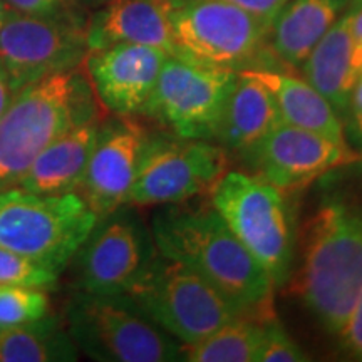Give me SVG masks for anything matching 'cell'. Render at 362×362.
<instances>
[{"label":"cell","instance_id":"obj_1","mask_svg":"<svg viewBox=\"0 0 362 362\" xmlns=\"http://www.w3.org/2000/svg\"><path fill=\"white\" fill-rule=\"evenodd\" d=\"M163 206L149 221L158 252L202 275L245 315H275V287L269 274L214 206Z\"/></svg>","mask_w":362,"mask_h":362},{"label":"cell","instance_id":"obj_2","mask_svg":"<svg viewBox=\"0 0 362 362\" xmlns=\"http://www.w3.org/2000/svg\"><path fill=\"white\" fill-rule=\"evenodd\" d=\"M292 291L327 332L339 336L362 291V211L327 198L307 221Z\"/></svg>","mask_w":362,"mask_h":362},{"label":"cell","instance_id":"obj_3","mask_svg":"<svg viewBox=\"0 0 362 362\" xmlns=\"http://www.w3.org/2000/svg\"><path fill=\"white\" fill-rule=\"evenodd\" d=\"M99 106L84 62L17 90L0 116V192L19 187L35 158L69 129L101 115Z\"/></svg>","mask_w":362,"mask_h":362},{"label":"cell","instance_id":"obj_4","mask_svg":"<svg viewBox=\"0 0 362 362\" xmlns=\"http://www.w3.org/2000/svg\"><path fill=\"white\" fill-rule=\"evenodd\" d=\"M208 197L240 243L269 274L275 291L291 282L296 230L285 193L252 173L226 170Z\"/></svg>","mask_w":362,"mask_h":362},{"label":"cell","instance_id":"obj_5","mask_svg":"<svg viewBox=\"0 0 362 362\" xmlns=\"http://www.w3.org/2000/svg\"><path fill=\"white\" fill-rule=\"evenodd\" d=\"M66 327L79 352L99 362H175L183 352L126 293L78 291L67 302Z\"/></svg>","mask_w":362,"mask_h":362},{"label":"cell","instance_id":"obj_6","mask_svg":"<svg viewBox=\"0 0 362 362\" xmlns=\"http://www.w3.org/2000/svg\"><path fill=\"white\" fill-rule=\"evenodd\" d=\"M98 216L78 193L37 194L13 187L0 192V247L61 275Z\"/></svg>","mask_w":362,"mask_h":362},{"label":"cell","instance_id":"obj_7","mask_svg":"<svg viewBox=\"0 0 362 362\" xmlns=\"http://www.w3.org/2000/svg\"><path fill=\"white\" fill-rule=\"evenodd\" d=\"M126 296L181 344L200 341L245 315L202 275L160 252Z\"/></svg>","mask_w":362,"mask_h":362},{"label":"cell","instance_id":"obj_8","mask_svg":"<svg viewBox=\"0 0 362 362\" xmlns=\"http://www.w3.org/2000/svg\"><path fill=\"white\" fill-rule=\"evenodd\" d=\"M175 57L218 69L259 67L270 25L226 0H171Z\"/></svg>","mask_w":362,"mask_h":362},{"label":"cell","instance_id":"obj_9","mask_svg":"<svg viewBox=\"0 0 362 362\" xmlns=\"http://www.w3.org/2000/svg\"><path fill=\"white\" fill-rule=\"evenodd\" d=\"M237 79V71L170 56L143 116L178 138L216 143Z\"/></svg>","mask_w":362,"mask_h":362},{"label":"cell","instance_id":"obj_10","mask_svg":"<svg viewBox=\"0 0 362 362\" xmlns=\"http://www.w3.org/2000/svg\"><path fill=\"white\" fill-rule=\"evenodd\" d=\"M158 255L151 226L136 206L101 216L72 257L76 287L90 293H126Z\"/></svg>","mask_w":362,"mask_h":362},{"label":"cell","instance_id":"obj_11","mask_svg":"<svg viewBox=\"0 0 362 362\" xmlns=\"http://www.w3.org/2000/svg\"><path fill=\"white\" fill-rule=\"evenodd\" d=\"M228 170V153L215 141L178 136H149L128 205L163 206L187 203L208 193Z\"/></svg>","mask_w":362,"mask_h":362},{"label":"cell","instance_id":"obj_12","mask_svg":"<svg viewBox=\"0 0 362 362\" xmlns=\"http://www.w3.org/2000/svg\"><path fill=\"white\" fill-rule=\"evenodd\" d=\"M86 27L76 17L11 12L0 25V66L17 90L56 72L79 67L88 56Z\"/></svg>","mask_w":362,"mask_h":362},{"label":"cell","instance_id":"obj_13","mask_svg":"<svg viewBox=\"0 0 362 362\" xmlns=\"http://www.w3.org/2000/svg\"><path fill=\"white\" fill-rule=\"evenodd\" d=\"M243 158L252 175L287 194L359 156L347 143L282 123Z\"/></svg>","mask_w":362,"mask_h":362},{"label":"cell","instance_id":"obj_14","mask_svg":"<svg viewBox=\"0 0 362 362\" xmlns=\"http://www.w3.org/2000/svg\"><path fill=\"white\" fill-rule=\"evenodd\" d=\"M149 134L131 116L106 119L99 128L96 144L78 193L98 218L128 205Z\"/></svg>","mask_w":362,"mask_h":362},{"label":"cell","instance_id":"obj_15","mask_svg":"<svg viewBox=\"0 0 362 362\" xmlns=\"http://www.w3.org/2000/svg\"><path fill=\"white\" fill-rule=\"evenodd\" d=\"M168 52L141 44L88 51L84 71L99 104L117 116H143Z\"/></svg>","mask_w":362,"mask_h":362},{"label":"cell","instance_id":"obj_16","mask_svg":"<svg viewBox=\"0 0 362 362\" xmlns=\"http://www.w3.org/2000/svg\"><path fill=\"white\" fill-rule=\"evenodd\" d=\"M171 0H107L86 25L88 49L141 44L175 56Z\"/></svg>","mask_w":362,"mask_h":362},{"label":"cell","instance_id":"obj_17","mask_svg":"<svg viewBox=\"0 0 362 362\" xmlns=\"http://www.w3.org/2000/svg\"><path fill=\"white\" fill-rule=\"evenodd\" d=\"M101 123V115L90 117L49 144L27 170L19 188L37 194L78 192Z\"/></svg>","mask_w":362,"mask_h":362},{"label":"cell","instance_id":"obj_18","mask_svg":"<svg viewBox=\"0 0 362 362\" xmlns=\"http://www.w3.org/2000/svg\"><path fill=\"white\" fill-rule=\"evenodd\" d=\"M351 4L352 0H291L272 21L269 52L282 66L298 71Z\"/></svg>","mask_w":362,"mask_h":362},{"label":"cell","instance_id":"obj_19","mask_svg":"<svg viewBox=\"0 0 362 362\" xmlns=\"http://www.w3.org/2000/svg\"><path fill=\"white\" fill-rule=\"evenodd\" d=\"M302 79L319 90L342 121L349 116L351 94L359 76L354 64L349 16L342 13L300 66Z\"/></svg>","mask_w":362,"mask_h":362},{"label":"cell","instance_id":"obj_20","mask_svg":"<svg viewBox=\"0 0 362 362\" xmlns=\"http://www.w3.org/2000/svg\"><path fill=\"white\" fill-rule=\"evenodd\" d=\"M284 123L274 96L259 79L243 71L230 94L216 143L228 155L243 156Z\"/></svg>","mask_w":362,"mask_h":362},{"label":"cell","instance_id":"obj_21","mask_svg":"<svg viewBox=\"0 0 362 362\" xmlns=\"http://www.w3.org/2000/svg\"><path fill=\"white\" fill-rule=\"evenodd\" d=\"M243 72L259 79L270 90L284 123L347 143L342 117L330 106L327 99L305 79L270 67L243 69Z\"/></svg>","mask_w":362,"mask_h":362},{"label":"cell","instance_id":"obj_22","mask_svg":"<svg viewBox=\"0 0 362 362\" xmlns=\"http://www.w3.org/2000/svg\"><path fill=\"white\" fill-rule=\"evenodd\" d=\"M79 349L56 315L0 330V362H71Z\"/></svg>","mask_w":362,"mask_h":362},{"label":"cell","instance_id":"obj_23","mask_svg":"<svg viewBox=\"0 0 362 362\" xmlns=\"http://www.w3.org/2000/svg\"><path fill=\"white\" fill-rule=\"evenodd\" d=\"M265 319L252 315L237 317L200 341L183 344L181 361L257 362L262 339H264Z\"/></svg>","mask_w":362,"mask_h":362},{"label":"cell","instance_id":"obj_24","mask_svg":"<svg viewBox=\"0 0 362 362\" xmlns=\"http://www.w3.org/2000/svg\"><path fill=\"white\" fill-rule=\"evenodd\" d=\"M51 314L47 291L0 285V330L21 327Z\"/></svg>","mask_w":362,"mask_h":362},{"label":"cell","instance_id":"obj_25","mask_svg":"<svg viewBox=\"0 0 362 362\" xmlns=\"http://www.w3.org/2000/svg\"><path fill=\"white\" fill-rule=\"evenodd\" d=\"M59 275L19 253L0 247V285L52 291Z\"/></svg>","mask_w":362,"mask_h":362},{"label":"cell","instance_id":"obj_26","mask_svg":"<svg viewBox=\"0 0 362 362\" xmlns=\"http://www.w3.org/2000/svg\"><path fill=\"white\" fill-rule=\"evenodd\" d=\"M310 361L307 352L293 341L284 329L277 317L272 315L264 320V339L257 362H305Z\"/></svg>","mask_w":362,"mask_h":362},{"label":"cell","instance_id":"obj_27","mask_svg":"<svg viewBox=\"0 0 362 362\" xmlns=\"http://www.w3.org/2000/svg\"><path fill=\"white\" fill-rule=\"evenodd\" d=\"M13 13L35 17H71L67 0H4Z\"/></svg>","mask_w":362,"mask_h":362},{"label":"cell","instance_id":"obj_28","mask_svg":"<svg viewBox=\"0 0 362 362\" xmlns=\"http://www.w3.org/2000/svg\"><path fill=\"white\" fill-rule=\"evenodd\" d=\"M337 337L341 339L344 349L362 361V291Z\"/></svg>","mask_w":362,"mask_h":362},{"label":"cell","instance_id":"obj_29","mask_svg":"<svg viewBox=\"0 0 362 362\" xmlns=\"http://www.w3.org/2000/svg\"><path fill=\"white\" fill-rule=\"evenodd\" d=\"M226 2L235 4L237 7L253 13L260 21L272 25V21L277 17V13L285 7V4L291 2V0H226Z\"/></svg>","mask_w":362,"mask_h":362},{"label":"cell","instance_id":"obj_30","mask_svg":"<svg viewBox=\"0 0 362 362\" xmlns=\"http://www.w3.org/2000/svg\"><path fill=\"white\" fill-rule=\"evenodd\" d=\"M347 16H349V27L354 40V64L357 71L362 72V2L351 4Z\"/></svg>","mask_w":362,"mask_h":362},{"label":"cell","instance_id":"obj_31","mask_svg":"<svg viewBox=\"0 0 362 362\" xmlns=\"http://www.w3.org/2000/svg\"><path fill=\"white\" fill-rule=\"evenodd\" d=\"M344 134L347 144H352L362 155V115H351L344 119Z\"/></svg>","mask_w":362,"mask_h":362},{"label":"cell","instance_id":"obj_32","mask_svg":"<svg viewBox=\"0 0 362 362\" xmlns=\"http://www.w3.org/2000/svg\"><path fill=\"white\" fill-rule=\"evenodd\" d=\"M16 94H17V89L13 88L12 81H11V78H8L6 69L0 66V116L6 112L8 104H11V101Z\"/></svg>","mask_w":362,"mask_h":362},{"label":"cell","instance_id":"obj_33","mask_svg":"<svg viewBox=\"0 0 362 362\" xmlns=\"http://www.w3.org/2000/svg\"><path fill=\"white\" fill-rule=\"evenodd\" d=\"M351 115H362V72H359V76H357L354 89H352L351 94L349 116Z\"/></svg>","mask_w":362,"mask_h":362},{"label":"cell","instance_id":"obj_34","mask_svg":"<svg viewBox=\"0 0 362 362\" xmlns=\"http://www.w3.org/2000/svg\"><path fill=\"white\" fill-rule=\"evenodd\" d=\"M8 13H11V11H8V8H7L6 2H4V0H0V25H2L4 22H6Z\"/></svg>","mask_w":362,"mask_h":362},{"label":"cell","instance_id":"obj_35","mask_svg":"<svg viewBox=\"0 0 362 362\" xmlns=\"http://www.w3.org/2000/svg\"><path fill=\"white\" fill-rule=\"evenodd\" d=\"M362 0H352V4H361Z\"/></svg>","mask_w":362,"mask_h":362}]
</instances>
